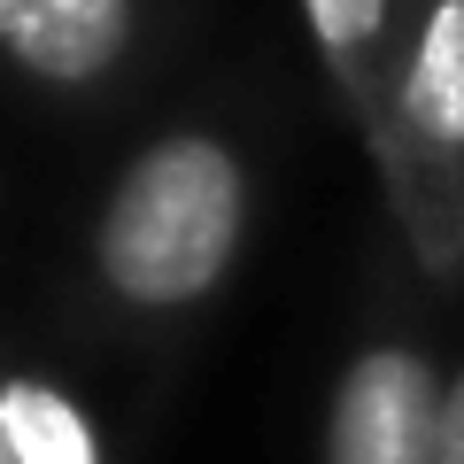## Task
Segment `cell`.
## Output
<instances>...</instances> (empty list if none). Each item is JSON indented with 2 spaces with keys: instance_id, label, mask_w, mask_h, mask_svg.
I'll return each mask as SVG.
<instances>
[{
  "instance_id": "4",
  "label": "cell",
  "mask_w": 464,
  "mask_h": 464,
  "mask_svg": "<svg viewBox=\"0 0 464 464\" xmlns=\"http://www.w3.org/2000/svg\"><path fill=\"white\" fill-rule=\"evenodd\" d=\"M140 32V0H0V63L54 93L101 85Z\"/></svg>"
},
{
  "instance_id": "6",
  "label": "cell",
  "mask_w": 464,
  "mask_h": 464,
  "mask_svg": "<svg viewBox=\"0 0 464 464\" xmlns=\"http://www.w3.org/2000/svg\"><path fill=\"white\" fill-rule=\"evenodd\" d=\"M317 63L333 70L356 132H372L387 93V63H395V32H402V0H302Z\"/></svg>"
},
{
  "instance_id": "7",
  "label": "cell",
  "mask_w": 464,
  "mask_h": 464,
  "mask_svg": "<svg viewBox=\"0 0 464 464\" xmlns=\"http://www.w3.org/2000/svg\"><path fill=\"white\" fill-rule=\"evenodd\" d=\"M441 464H464V364L441 387Z\"/></svg>"
},
{
  "instance_id": "2",
  "label": "cell",
  "mask_w": 464,
  "mask_h": 464,
  "mask_svg": "<svg viewBox=\"0 0 464 464\" xmlns=\"http://www.w3.org/2000/svg\"><path fill=\"white\" fill-rule=\"evenodd\" d=\"M372 170L433 286L464 279V0H402L387 93L372 116Z\"/></svg>"
},
{
  "instance_id": "3",
  "label": "cell",
  "mask_w": 464,
  "mask_h": 464,
  "mask_svg": "<svg viewBox=\"0 0 464 464\" xmlns=\"http://www.w3.org/2000/svg\"><path fill=\"white\" fill-rule=\"evenodd\" d=\"M449 372L418 333H372L341 356L325 395L317 464H441Z\"/></svg>"
},
{
  "instance_id": "8",
  "label": "cell",
  "mask_w": 464,
  "mask_h": 464,
  "mask_svg": "<svg viewBox=\"0 0 464 464\" xmlns=\"http://www.w3.org/2000/svg\"><path fill=\"white\" fill-rule=\"evenodd\" d=\"M0 464H8V441H0Z\"/></svg>"
},
{
  "instance_id": "1",
  "label": "cell",
  "mask_w": 464,
  "mask_h": 464,
  "mask_svg": "<svg viewBox=\"0 0 464 464\" xmlns=\"http://www.w3.org/2000/svg\"><path fill=\"white\" fill-rule=\"evenodd\" d=\"M248 217L256 179L225 132L209 124L155 132L93 209V240H85L93 295L140 325L194 317L232 279L248 248Z\"/></svg>"
},
{
  "instance_id": "5",
  "label": "cell",
  "mask_w": 464,
  "mask_h": 464,
  "mask_svg": "<svg viewBox=\"0 0 464 464\" xmlns=\"http://www.w3.org/2000/svg\"><path fill=\"white\" fill-rule=\"evenodd\" d=\"M0 441L8 464H116L109 426L85 411V395L39 364H0Z\"/></svg>"
}]
</instances>
